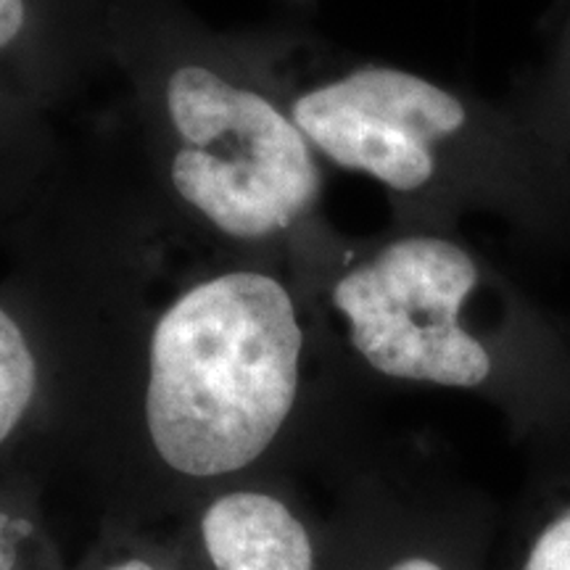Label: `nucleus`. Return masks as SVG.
I'll return each mask as SVG.
<instances>
[{
    "instance_id": "8",
    "label": "nucleus",
    "mask_w": 570,
    "mask_h": 570,
    "mask_svg": "<svg viewBox=\"0 0 570 570\" xmlns=\"http://www.w3.org/2000/svg\"><path fill=\"white\" fill-rule=\"evenodd\" d=\"M525 570H570V512L541 533Z\"/></svg>"
},
{
    "instance_id": "6",
    "label": "nucleus",
    "mask_w": 570,
    "mask_h": 570,
    "mask_svg": "<svg viewBox=\"0 0 570 570\" xmlns=\"http://www.w3.org/2000/svg\"><path fill=\"white\" fill-rule=\"evenodd\" d=\"M46 325L17 277H0V452L35 420L46 386Z\"/></svg>"
},
{
    "instance_id": "5",
    "label": "nucleus",
    "mask_w": 570,
    "mask_h": 570,
    "mask_svg": "<svg viewBox=\"0 0 570 570\" xmlns=\"http://www.w3.org/2000/svg\"><path fill=\"white\" fill-rule=\"evenodd\" d=\"M67 156L56 114L0 63V230L46 194Z\"/></svg>"
},
{
    "instance_id": "7",
    "label": "nucleus",
    "mask_w": 570,
    "mask_h": 570,
    "mask_svg": "<svg viewBox=\"0 0 570 570\" xmlns=\"http://www.w3.org/2000/svg\"><path fill=\"white\" fill-rule=\"evenodd\" d=\"M504 104L570 167V32L539 69L518 77Z\"/></svg>"
},
{
    "instance_id": "2",
    "label": "nucleus",
    "mask_w": 570,
    "mask_h": 570,
    "mask_svg": "<svg viewBox=\"0 0 570 570\" xmlns=\"http://www.w3.org/2000/svg\"><path fill=\"white\" fill-rule=\"evenodd\" d=\"M288 101L325 167L381 185L391 223L502 219L537 252H570V167L508 104L383 61H291Z\"/></svg>"
},
{
    "instance_id": "3",
    "label": "nucleus",
    "mask_w": 570,
    "mask_h": 570,
    "mask_svg": "<svg viewBox=\"0 0 570 570\" xmlns=\"http://www.w3.org/2000/svg\"><path fill=\"white\" fill-rule=\"evenodd\" d=\"M294 262L327 336L391 381L479 391L497 381L510 341L550 336L531 291L460 227L327 225Z\"/></svg>"
},
{
    "instance_id": "1",
    "label": "nucleus",
    "mask_w": 570,
    "mask_h": 570,
    "mask_svg": "<svg viewBox=\"0 0 570 570\" xmlns=\"http://www.w3.org/2000/svg\"><path fill=\"white\" fill-rule=\"evenodd\" d=\"M109 53L125 82L119 146L185 230L294 256L331 225L325 161L291 111L283 48L132 19L109 32Z\"/></svg>"
},
{
    "instance_id": "4",
    "label": "nucleus",
    "mask_w": 570,
    "mask_h": 570,
    "mask_svg": "<svg viewBox=\"0 0 570 570\" xmlns=\"http://www.w3.org/2000/svg\"><path fill=\"white\" fill-rule=\"evenodd\" d=\"M202 533L217 570H315L309 533L281 499L230 491L204 512Z\"/></svg>"
},
{
    "instance_id": "9",
    "label": "nucleus",
    "mask_w": 570,
    "mask_h": 570,
    "mask_svg": "<svg viewBox=\"0 0 570 570\" xmlns=\"http://www.w3.org/2000/svg\"><path fill=\"white\" fill-rule=\"evenodd\" d=\"M13 533H17V523H13V518L6 515V512H0V570H11Z\"/></svg>"
},
{
    "instance_id": "11",
    "label": "nucleus",
    "mask_w": 570,
    "mask_h": 570,
    "mask_svg": "<svg viewBox=\"0 0 570 570\" xmlns=\"http://www.w3.org/2000/svg\"><path fill=\"white\" fill-rule=\"evenodd\" d=\"M109 570H159V568L148 566V562H142V560H127V562H119V566H114Z\"/></svg>"
},
{
    "instance_id": "10",
    "label": "nucleus",
    "mask_w": 570,
    "mask_h": 570,
    "mask_svg": "<svg viewBox=\"0 0 570 570\" xmlns=\"http://www.w3.org/2000/svg\"><path fill=\"white\" fill-rule=\"evenodd\" d=\"M389 570H441L436 562H431V560H423V558H412V560H402V562H396L394 568H389Z\"/></svg>"
}]
</instances>
